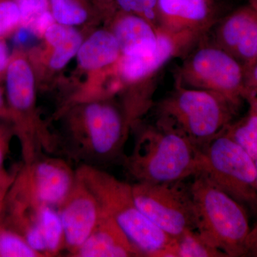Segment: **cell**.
Masks as SVG:
<instances>
[{
	"mask_svg": "<svg viewBox=\"0 0 257 257\" xmlns=\"http://www.w3.org/2000/svg\"><path fill=\"white\" fill-rule=\"evenodd\" d=\"M200 155L188 139L156 124L140 133L124 165L137 182L168 183L199 173Z\"/></svg>",
	"mask_w": 257,
	"mask_h": 257,
	"instance_id": "obj_1",
	"label": "cell"
},
{
	"mask_svg": "<svg viewBox=\"0 0 257 257\" xmlns=\"http://www.w3.org/2000/svg\"><path fill=\"white\" fill-rule=\"evenodd\" d=\"M77 175L94 194L142 256L160 257L173 237L150 221L134 199L132 184L99 167L80 165Z\"/></svg>",
	"mask_w": 257,
	"mask_h": 257,
	"instance_id": "obj_2",
	"label": "cell"
},
{
	"mask_svg": "<svg viewBox=\"0 0 257 257\" xmlns=\"http://www.w3.org/2000/svg\"><path fill=\"white\" fill-rule=\"evenodd\" d=\"M194 177L189 188L196 229L226 257L243 256L251 229L245 207L204 174L199 172Z\"/></svg>",
	"mask_w": 257,
	"mask_h": 257,
	"instance_id": "obj_3",
	"label": "cell"
},
{
	"mask_svg": "<svg viewBox=\"0 0 257 257\" xmlns=\"http://www.w3.org/2000/svg\"><path fill=\"white\" fill-rule=\"evenodd\" d=\"M231 99L203 89L176 86L157 107L160 125L202 148L229 126Z\"/></svg>",
	"mask_w": 257,
	"mask_h": 257,
	"instance_id": "obj_4",
	"label": "cell"
},
{
	"mask_svg": "<svg viewBox=\"0 0 257 257\" xmlns=\"http://www.w3.org/2000/svg\"><path fill=\"white\" fill-rule=\"evenodd\" d=\"M128 121L114 104L91 101L83 106L80 124L57 147L69 158L82 162L80 165L97 167L122 152Z\"/></svg>",
	"mask_w": 257,
	"mask_h": 257,
	"instance_id": "obj_5",
	"label": "cell"
},
{
	"mask_svg": "<svg viewBox=\"0 0 257 257\" xmlns=\"http://www.w3.org/2000/svg\"><path fill=\"white\" fill-rule=\"evenodd\" d=\"M77 171L65 160L38 155L16 174L7 197L9 211L58 209L72 190Z\"/></svg>",
	"mask_w": 257,
	"mask_h": 257,
	"instance_id": "obj_6",
	"label": "cell"
},
{
	"mask_svg": "<svg viewBox=\"0 0 257 257\" xmlns=\"http://www.w3.org/2000/svg\"><path fill=\"white\" fill-rule=\"evenodd\" d=\"M199 172L243 207L257 211L255 161L224 132L201 148Z\"/></svg>",
	"mask_w": 257,
	"mask_h": 257,
	"instance_id": "obj_7",
	"label": "cell"
},
{
	"mask_svg": "<svg viewBox=\"0 0 257 257\" xmlns=\"http://www.w3.org/2000/svg\"><path fill=\"white\" fill-rule=\"evenodd\" d=\"M132 191L135 203L143 214L172 237L196 229L190 188L183 181L159 184L136 182L132 184Z\"/></svg>",
	"mask_w": 257,
	"mask_h": 257,
	"instance_id": "obj_8",
	"label": "cell"
},
{
	"mask_svg": "<svg viewBox=\"0 0 257 257\" xmlns=\"http://www.w3.org/2000/svg\"><path fill=\"white\" fill-rule=\"evenodd\" d=\"M177 85L210 91L234 101L242 79L238 62L221 47L204 45L184 61Z\"/></svg>",
	"mask_w": 257,
	"mask_h": 257,
	"instance_id": "obj_9",
	"label": "cell"
},
{
	"mask_svg": "<svg viewBox=\"0 0 257 257\" xmlns=\"http://www.w3.org/2000/svg\"><path fill=\"white\" fill-rule=\"evenodd\" d=\"M57 210L63 226L64 250L72 256L95 229L102 209L92 191L77 175L72 190Z\"/></svg>",
	"mask_w": 257,
	"mask_h": 257,
	"instance_id": "obj_10",
	"label": "cell"
},
{
	"mask_svg": "<svg viewBox=\"0 0 257 257\" xmlns=\"http://www.w3.org/2000/svg\"><path fill=\"white\" fill-rule=\"evenodd\" d=\"M5 75L10 118L16 121L23 150L27 142V118L35 104V75L31 64L20 55L11 57Z\"/></svg>",
	"mask_w": 257,
	"mask_h": 257,
	"instance_id": "obj_11",
	"label": "cell"
},
{
	"mask_svg": "<svg viewBox=\"0 0 257 257\" xmlns=\"http://www.w3.org/2000/svg\"><path fill=\"white\" fill-rule=\"evenodd\" d=\"M199 37L192 33H172L159 28L158 44L155 52L148 55H121L117 62L119 75L130 84L148 78Z\"/></svg>",
	"mask_w": 257,
	"mask_h": 257,
	"instance_id": "obj_12",
	"label": "cell"
},
{
	"mask_svg": "<svg viewBox=\"0 0 257 257\" xmlns=\"http://www.w3.org/2000/svg\"><path fill=\"white\" fill-rule=\"evenodd\" d=\"M158 28L172 33L201 35L215 19L214 0H158Z\"/></svg>",
	"mask_w": 257,
	"mask_h": 257,
	"instance_id": "obj_13",
	"label": "cell"
},
{
	"mask_svg": "<svg viewBox=\"0 0 257 257\" xmlns=\"http://www.w3.org/2000/svg\"><path fill=\"white\" fill-rule=\"evenodd\" d=\"M72 256L136 257L142 255L114 219L103 211L95 229Z\"/></svg>",
	"mask_w": 257,
	"mask_h": 257,
	"instance_id": "obj_14",
	"label": "cell"
},
{
	"mask_svg": "<svg viewBox=\"0 0 257 257\" xmlns=\"http://www.w3.org/2000/svg\"><path fill=\"white\" fill-rule=\"evenodd\" d=\"M111 32L121 55H148L157 49L159 28L138 15L126 13L119 15Z\"/></svg>",
	"mask_w": 257,
	"mask_h": 257,
	"instance_id": "obj_15",
	"label": "cell"
},
{
	"mask_svg": "<svg viewBox=\"0 0 257 257\" xmlns=\"http://www.w3.org/2000/svg\"><path fill=\"white\" fill-rule=\"evenodd\" d=\"M121 56L119 43L113 32L102 30L94 32L82 42L77 58L82 68L96 71L117 63Z\"/></svg>",
	"mask_w": 257,
	"mask_h": 257,
	"instance_id": "obj_16",
	"label": "cell"
},
{
	"mask_svg": "<svg viewBox=\"0 0 257 257\" xmlns=\"http://www.w3.org/2000/svg\"><path fill=\"white\" fill-rule=\"evenodd\" d=\"M45 40L53 48L49 64L51 68H64L74 56H77L83 42L82 35L73 27L55 23L44 33Z\"/></svg>",
	"mask_w": 257,
	"mask_h": 257,
	"instance_id": "obj_17",
	"label": "cell"
},
{
	"mask_svg": "<svg viewBox=\"0 0 257 257\" xmlns=\"http://www.w3.org/2000/svg\"><path fill=\"white\" fill-rule=\"evenodd\" d=\"M45 256H56L64 250L63 226L57 209L42 207L35 210Z\"/></svg>",
	"mask_w": 257,
	"mask_h": 257,
	"instance_id": "obj_18",
	"label": "cell"
},
{
	"mask_svg": "<svg viewBox=\"0 0 257 257\" xmlns=\"http://www.w3.org/2000/svg\"><path fill=\"white\" fill-rule=\"evenodd\" d=\"M160 257H226L199 234L197 229L189 230L173 238L170 246Z\"/></svg>",
	"mask_w": 257,
	"mask_h": 257,
	"instance_id": "obj_19",
	"label": "cell"
},
{
	"mask_svg": "<svg viewBox=\"0 0 257 257\" xmlns=\"http://www.w3.org/2000/svg\"><path fill=\"white\" fill-rule=\"evenodd\" d=\"M255 19L254 15L248 10H242L231 15L218 28L217 44H220L223 49H236L243 34Z\"/></svg>",
	"mask_w": 257,
	"mask_h": 257,
	"instance_id": "obj_20",
	"label": "cell"
},
{
	"mask_svg": "<svg viewBox=\"0 0 257 257\" xmlns=\"http://www.w3.org/2000/svg\"><path fill=\"white\" fill-rule=\"evenodd\" d=\"M49 2L55 23L74 27L85 23L89 18V10L84 0H49Z\"/></svg>",
	"mask_w": 257,
	"mask_h": 257,
	"instance_id": "obj_21",
	"label": "cell"
},
{
	"mask_svg": "<svg viewBox=\"0 0 257 257\" xmlns=\"http://www.w3.org/2000/svg\"><path fill=\"white\" fill-rule=\"evenodd\" d=\"M0 257H42L25 238L10 226L0 224Z\"/></svg>",
	"mask_w": 257,
	"mask_h": 257,
	"instance_id": "obj_22",
	"label": "cell"
},
{
	"mask_svg": "<svg viewBox=\"0 0 257 257\" xmlns=\"http://www.w3.org/2000/svg\"><path fill=\"white\" fill-rule=\"evenodd\" d=\"M224 133L242 147L253 160H257V114L253 113L242 123L228 126Z\"/></svg>",
	"mask_w": 257,
	"mask_h": 257,
	"instance_id": "obj_23",
	"label": "cell"
},
{
	"mask_svg": "<svg viewBox=\"0 0 257 257\" xmlns=\"http://www.w3.org/2000/svg\"><path fill=\"white\" fill-rule=\"evenodd\" d=\"M123 13L141 17L158 28V0H114Z\"/></svg>",
	"mask_w": 257,
	"mask_h": 257,
	"instance_id": "obj_24",
	"label": "cell"
},
{
	"mask_svg": "<svg viewBox=\"0 0 257 257\" xmlns=\"http://www.w3.org/2000/svg\"><path fill=\"white\" fill-rule=\"evenodd\" d=\"M21 25V13L15 0H0V38Z\"/></svg>",
	"mask_w": 257,
	"mask_h": 257,
	"instance_id": "obj_25",
	"label": "cell"
},
{
	"mask_svg": "<svg viewBox=\"0 0 257 257\" xmlns=\"http://www.w3.org/2000/svg\"><path fill=\"white\" fill-rule=\"evenodd\" d=\"M21 13V25L30 28L40 15L50 9L49 0H15Z\"/></svg>",
	"mask_w": 257,
	"mask_h": 257,
	"instance_id": "obj_26",
	"label": "cell"
},
{
	"mask_svg": "<svg viewBox=\"0 0 257 257\" xmlns=\"http://www.w3.org/2000/svg\"><path fill=\"white\" fill-rule=\"evenodd\" d=\"M239 55L245 58H253L257 55V20L255 19L249 25L246 31L236 47Z\"/></svg>",
	"mask_w": 257,
	"mask_h": 257,
	"instance_id": "obj_27",
	"label": "cell"
},
{
	"mask_svg": "<svg viewBox=\"0 0 257 257\" xmlns=\"http://www.w3.org/2000/svg\"><path fill=\"white\" fill-rule=\"evenodd\" d=\"M16 175H12L4 167L0 169V214L4 210L7 197Z\"/></svg>",
	"mask_w": 257,
	"mask_h": 257,
	"instance_id": "obj_28",
	"label": "cell"
},
{
	"mask_svg": "<svg viewBox=\"0 0 257 257\" xmlns=\"http://www.w3.org/2000/svg\"><path fill=\"white\" fill-rule=\"evenodd\" d=\"M55 23L53 15L51 13L50 10H49L40 15L33 22L31 26L28 28L31 29L32 31L35 32V34H37V35L40 34V35H43L47 29L50 28L51 25H53Z\"/></svg>",
	"mask_w": 257,
	"mask_h": 257,
	"instance_id": "obj_29",
	"label": "cell"
},
{
	"mask_svg": "<svg viewBox=\"0 0 257 257\" xmlns=\"http://www.w3.org/2000/svg\"><path fill=\"white\" fill-rule=\"evenodd\" d=\"M12 135L11 130L0 124V169L3 168L5 159L10 152Z\"/></svg>",
	"mask_w": 257,
	"mask_h": 257,
	"instance_id": "obj_30",
	"label": "cell"
},
{
	"mask_svg": "<svg viewBox=\"0 0 257 257\" xmlns=\"http://www.w3.org/2000/svg\"><path fill=\"white\" fill-rule=\"evenodd\" d=\"M243 256L257 257V221L246 238Z\"/></svg>",
	"mask_w": 257,
	"mask_h": 257,
	"instance_id": "obj_31",
	"label": "cell"
},
{
	"mask_svg": "<svg viewBox=\"0 0 257 257\" xmlns=\"http://www.w3.org/2000/svg\"><path fill=\"white\" fill-rule=\"evenodd\" d=\"M10 60L9 47L3 38H0V75L5 74Z\"/></svg>",
	"mask_w": 257,
	"mask_h": 257,
	"instance_id": "obj_32",
	"label": "cell"
},
{
	"mask_svg": "<svg viewBox=\"0 0 257 257\" xmlns=\"http://www.w3.org/2000/svg\"><path fill=\"white\" fill-rule=\"evenodd\" d=\"M33 35H35V32L32 31L31 29L20 26L15 32L14 41L18 45H23L27 43Z\"/></svg>",
	"mask_w": 257,
	"mask_h": 257,
	"instance_id": "obj_33",
	"label": "cell"
},
{
	"mask_svg": "<svg viewBox=\"0 0 257 257\" xmlns=\"http://www.w3.org/2000/svg\"><path fill=\"white\" fill-rule=\"evenodd\" d=\"M0 116L4 118L10 117L9 111L5 104L4 94L1 88H0Z\"/></svg>",
	"mask_w": 257,
	"mask_h": 257,
	"instance_id": "obj_34",
	"label": "cell"
},
{
	"mask_svg": "<svg viewBox=\"0 0 257 257\" xmlns=\"http://www.w3.org/2000/svg\"><path fill=\"white\" fill-rule=\"evenodd\" d=\"M101 4L105 5L108 8H111V6L115 5L114 0H98Z\"/></svg>",
	"mask_w": 257,
	"mask_h": 257,
	"instance_id": "obj_35",
	"label": "cell"
},
{
	"mask_svg": "<svg viewBox=\"0 0 257 257\" xmlns=\"http://www.w3.org/2000/svg\"><path fill=\"white\" fill-rule=\"evenodd\" d=\"M253 113L257 114V100L255 101L254 104H253Z\"/></svg>",
	"mask_w": 257,
	"mask_h": 257,
	"instance_id": "obj_36",
	"label": "cell"
},
{
	"mask_svg": "<svg viewBox=\"0 0 257 257\" xmlns=\"http://www.w3.org/2000/svg\"><path fill=\"white\" fill-rule=\"evenodd\" d=\"M253 77H254L255 80L257 82V66L256 68L254 69V71H253Z\"/></svg>",
	"mask_w": 257,
	"mask_h": 257,
	"instance_id": "obj_37",
	"label": "cell"
},
{
	"mask_svg": "<svg viewBox=\"0 0 257 257\" xmlns=\"http://www.w3.org/2000/svg\"><path fill=\"white\" fill-rule=\"evenodd\" d=\"M255 163H256V184H257V160L255 161Z\"/></svg>",
	"mask_w": 257,
	"mask_h": 257,
	"instance_id": "obj_38",
	"label": "cell"
}]
</instances>
